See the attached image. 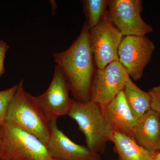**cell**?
Segmentation results:
<instances>
[{
    "label": "cell",
    "instance_id": "6da1fadb",
    "mask_svg": "<svg viewBox=\"0 0 160 160\" xmlns=\"http://www.w3.org/2000/svg\"><path fill=\"white\" fill-rule=\"evenodd\" d=\"M89 29L85 23L79 35L65 51L53 55L62 70L75 101H90L92 82L97 68L89 43Z\"/></svg>",
    "mask_w": 160,
    "mask_h": 160
},
{
    "label": "cell",
    "instance_id": "7a4b0ae2",
    "mask_svg": "<svg viewBox=\"0 0 160 160\" xmlns=\"http://www.w3.org/2000/svg\"><path fill=\"white\" fill-rule=\"evenodd\" d=\"M18 84L5 121L28 132L47 145L50 137V122L40 109L36 97L25 89L23 80Z\"/></svg>",
    "mask_w": 160,
    "mask_h": 160
},
{
    "label": "cell",
    "instance_id": "3957f363",
    "mask_svg": "<svg viewBox=\"0 0 160 160\" xmlns=\"http://www.w3.org/2000/svg\"><path fill=\"white\" fill-rule=\"evenodd\" d=\"M68 116L75 121L85 136L86 146L92 151L103 153L108 142H112L113 132L106 120L102 107L90 101L80 102L72 100Z\"/></svg>",
    "mask_w": 160,
    "mask_h": 160
},
{
    "label": "cell",
    "instance_id": "277c9868",
    "mask_svg": "<svg viewBox=\"0 0 160 160\" xmlns=\"http://www.w3.org/2000/svg\"><path fill=\"white\" fill-rule=\"evenodd\" d=\"M2 149L0 160H47V145L34 135L5 121L0 125Z\"/></svg>",
    "mask_w": 160,
    "mask_h": 160
},
{
    "label": "cell",
    "instance_id": "5b68a950",
    "mask_svg": "<svg viewBox=\"0 0 160 160\" xmlns=\"http://www.w3.org/2000/svg\"><path fill=\"white\" fill-rule=\"evenodd\" d=\"M142 3V0H109L107 18L124 36H146L153 28L141 17Z\"/></svg>",
    "mask_w": 160,
    "mask_h": 160
},
{
    "label": "cell",
    "instance_id": "8992f818",
    "mask_svg": "<svg viewBox=\"0 0 160 160\" xmlns=\"http://www.w3.org/2000/svg\"><path fill=\"white\" fill-rule=\"evenodd\" d=\"M89 43L97 69L119 61L118 49L124 36L107 18L89 29Z\"/></svg>",
    "mask_w": 160,
    "mask_h": 160
},
{
    "label": "cell",
    "instance_id": "52a82bcc",
    "mask_svg": "<svg viewBox=\"0 0 160 160\" xmlns=\"http://www.w3.org/2000/svg\"><path fill=\"white\" fill-rule=\"evenodd\" d=\"M155 49L154 43L146 36L123 37L118 49L119 62L131 79L137 81L142 78Z\"/></svg>",
    "mask_w": 160,
    "mask_h": 160
},
{
    "label": "cell",
    "instance_id": "ba28073f",
    "mask_svg": "<svg viewBox=\"0 0 160 160\" xmlns=\"http://www.w3.org/2000/svg\"><path fill=\"white\" fill-rule=\"evenodd\" d=\"M129 78L119 61L102 69H97L92 86L90 101L105 106L123 90Z\"/></svg>",
    "mask_w": 160,
    "mask_h": 160
},
{
    "label": "cell",
    "instance_id": "9c48e42d",
    "mask_svg": "<svg viewBox=\"0 0 160 160\" xmlns=\"http://www.w3.org/2000/svg\"><path fill=\"white\" fill-rule=\"evenodd\" d=\"M69 86L61 69L56 66L53 77L48 89L36 97L40 109L49 122L69 114L72 100Z\"/></svg>",
    "mask_w": 160,
    "mask_h": 160
},
{
    "label": "cell",
    "instance_id": "30bf717a",
    "mask_svg": "<svg viewBox=\"0 0 160 160\" xmlns=\"http://www.w3.org/2000/svg\"><path fill=\"white\" fill-rule=\"evenodd\" d=\"M57 120L50 122V137L46 145L51 157L63 160H102L99 153L70 140L58 128Z\"/></svg>",
    "mask_w": 160,
    "mask_h": 160
},
{
    "label": "cell",
    "instance_id": "8fae6325",
    "mask_svg": "<svg viewBox=\"0 0 160 160\" xmlns=\"http://www.w3.org/2000/svg\"><path fill=\"white\" fill-rule=\"evenodd\" d=\"M107 122L113 132L125 135L133 139L138 119L129 108L123 90L105 106H102Z\"/></svg>",
    "mask_w": 160,
    "mask_h": 160
},
{
    "label": "cell",
    "instance_id": "7c38bea8",
    "mask_svg": "<svg viewBox=\"0 0 160 160\" xmlns=\"http://www.w3.org/2000/svg\"><path fill=\"white\" fill-rule=\"evenodd\" d=\"M133 140L153 157L160 152V119L152 109L138 119Z\"/></svg>",
    "mask_w": 160,
    "mask_h": 160
},
{
    "label": "cell",
    "instance_id": "4fadbf2b",
    "mask_svg": "<svg viewBox=\"0 0 160 160\" xmlns=\"http://www.w3.org/2000/svg\"><path fill=\"white\" fill-rule=\"evenodd\" d=\"M112 142L117 160H153V156L134 140L127 136L113 132Z\"/></svg>",
    "mask_w": 160,
    "mask_h": 160
},
{
    "label": "cell",
    "instance_id": "5bb4252c",
    "mask_svg": "<svg viewBox=\"0 0 160 160\" xmlns=\"http://www.w3.org/2000/svg\"><path fill=\"white\" fill-rule=\"evenodd\" d=\"M123 92L132 112L137 118H139L151 109V98L149 92L139 88L130 78L126 82Z\"/></svg>",
    "mask_w": 160,
    "mask_h": 160
},
{
    "label": "cell",
    "instance_id": "9a60e30c",
    "mask_svg": "<svg viewBox=\"0 0 160 160\" xmlns=\"http://www.w3.org/2000/svg\"><path fill=\"white\" fill-rule=\"evenodd\" d=\"M108 0H84L82 1L86 24L89 29L97 26L107 14Z\"/></svg>",
    "mask_w": 160,
    "mask_h": 160
},
{
    "label": "cell",
    "instance_id": "2e32d148",
    "mask_svg": "<svg viewBox=\"0 0 160 160\" xmlns=\"http://www.w3.org/2000/svg\"><path fill=\"white\" fill-rule=\"evenodd\" d=\"M15 84L9 89L0 91V125L6 120L8 107L18 89Z\"/></svg>",
    "mask_w": 160,
    "mask_h": 160
},
{
    "label": "cell",
    "instance_id": "e0dca14e",
    "mask_svg": "<svg viewBox=\"0 0 160 160\" xmlns=\"http://www.w3.org/2000/svg\"><path fill=\"white\" fill-rule=\"evenodd\" d=\"M148 92L151 98V109L158 112L160 119V85L154 86Z\"/></svg>",
    "mask_w": 160,
    "mask_h": 160
},
{
    "label": "cell",
    "instance_id": "ac0fdd59",
    "mask_svg": "<svg viewBox=\"0 0 160 160\" xmlns=\"http://www.w3.org/2000/svg\"><path fill=\"white\" fill-rule=\"evenodd\" d=\"M9 47L10 46L6 42L3 40L0 41V77L5 72L4 61Z\"/></svg>",
    "mask_w": 160,
    "mask_h": 160
},
{
    "label": "cell",
    "instance_id": "d6986e66",
    "mask_svg": "<svg viewBox=\"0 0 160 160\" xmlns=\"http://www.w3.org/2000/svg\"><path fill=\"white\" fill-rule=\"evenodd\" d=\"M2 136L0 132V159H1V153H2Z\"/></svg>",
    "mask_w": 160,
    "mask_h": 160
},
{
    "label": "cell",
    "instance_id": "ffe728a7",
    "mask_svg": "<svg viewBox=\"0 0 160 160\" xmlns=\"http://www.w3.org/2000/svg\"><path fill=\"white\" fill-rule=\"evenodd\" d=\"M153 160H160V152L153 157Z\"/></svg>",
    "mask_w": 160,
    "mask_h": 160
},
{
    "label": "cell",
    "instance_id": "44dd1931",
    "mask_svg": "<svg viewBox=\"0 0 160 160\" xmlns=\"http://www.w3.org/2000/svg\"><path fill=\"white\" fill-rule=\"evenodd\" d=\"M47 160H61V159H60L56 158L51 157V158H49V159H48Z\"/></svg>",
    "mask_w": 160,
    "mask_h": 160
}]
</instances>
